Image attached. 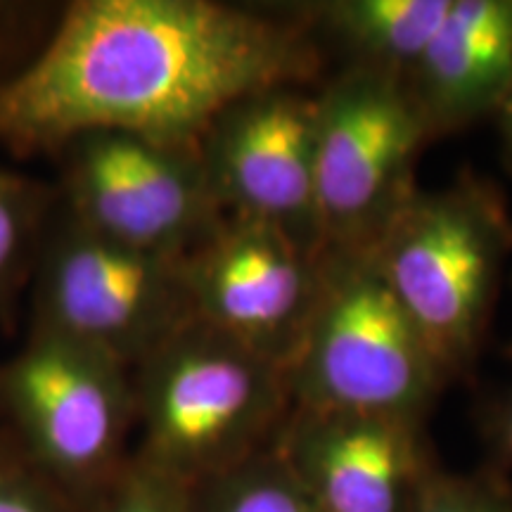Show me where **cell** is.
Masks as SVG:
<instances>
[{"label": "cell", "mask_w": 512, "mask_h": 512, "mask_svg": "<svg viewBox=\"0 0 512 512\" xmlns=\"http://www.w3.org/2000/svg\"><path fill=\"white\" fill-rule=\"evenodd\" d=\"M494 117L498 121V133H501L503 162L512 171V86L508 88V93H505L501 105H498Z\"/></svg>", "instance_id": "obj_21"}, {"label": "cell", "mask_w": 512, "mask_h": 512, "mask_svg": "<svg viewBox=\"0 0 512 512\" xmlns=\"http://www.w3.org/2000/svg\"><path fill=\"white\" fill-rule=\"evenodd\" d=\"M430 128L403 76L347 64L316 93V197L325 247H373L420 188Z\"/></svg>", "instance_id": "obj_7"}, {"label": "cell", "mask_w": 512, "mask_h": 512, "mask_svg": "<svg viewBox=\"0 0 512 512\" xmlns=\"http://www.w3.org/2000/svg\"><path fill=\"white\" fill-rule=\"evenodd\" d=\"M62 5L0 0V86L27 64L53 31Z\"/></svg>", "instance_id": "obj_18"}, {"label": "cell", "mask_w": 512, "mask_h": 512, "mask_svg": "<svg viewBox=\"0 0 512 512\" xmlns=\"http://www.w3.org/2000/svg\"><path fill=\"white\" fill-rule=\"evenodd\" d=\"M31 328L133 368L195 318L185 256L124 245L76 221L60 200L29 283Z\"/></svg>", "instance_id": "obj_6"}, {"label": "cell", "mask_w": 512, "mask_h": 512, "mask_svg": "<svg viewBox=\"0 0 512 512\" xmlns=\"http://www.w3.org/2000/svg\"><path fill=\"white\" fill-rule=\"evenodd\" d=\"M57 200L76 221L124 245L188 256L226 219L197 145L88 131L53 152Z\"/></svg>", "instance_id": "obj_8"}, {"label": "cell", "mask_w": 512, "mask_h": 512, "mask_svg": "<svg viewBox=\"0 0 512 512\" xmlns=\"http://www.w3.org/2000/svg\"><path fill=\"white\" fill-rule=\"evenodd\" d=\"M55 204V185L0 166V323L27 297Z\"/></svg>", "instance_id": "obj_14"}, {"label": "cell", "mask_w": 512, "mask_h": 512, "mask_svg": "<svg viewBox=\"0 0 512 512\" xmlns=\"http://www.w3.org/2000/svg\"><path fill=\"white\" fill-rule=\"evenodd\" d=\"M318 48L302 15L219 0L64 3L43 46L0 86V147L53 155L88 131L197 145L247 95L316 81Z\"/></svg>", "instance_id": "obj_1"}, {"label": "cell", "mask_w": 512, "mask_h": 512, "mask_svg": "<svg viewBox=\"0 0 512 512\" xmlns=\"http://www.w3.org/2000/svg\"><path fill=\"white\" fill-rule=\"evenodd\" d=\"M131 456L197 486L271 451L292 411L285 370L192 318L131 368Z\"/></svg>", "instance_id": "obj_2"}, {"label": "cell", "mask_w": 512, "mask_h": 512, "mask_svg": "<svg viewBox=\"0 0 512 512\" xmlns=\"http://www.w3.org/2000/svg\"><path fill=\"white\" fill-rule=\"evenodd\" d=\"M0 441H3V430H0Z\"/></svg>", "instance_id": "obj_23"}, {"label": "cell", "mask_w": 512, "mask_h": 512, "mask_svg": "<svg viewBox=\"0 0 512 512\" xmlns=\"http://www.w3.org/2000/svg\"><path fill=\"white\" fill-rule=\"evenodd\" d=\"M505 354H508V356L512 358V344H510V347H508V351H505Z\"/></svg>", "instance_id": "obj_22"}, {"label": "cell", "mask_w": 512, "mask_h": 512, "mask_svg": "<svg viewBox=\"0 0 512 512\" xmlns=\"http://www.w3.org/2000/svg\"><path fill=\"white\" fill-rule=\"evenodd\" d=\"M81 512H195V498L192 486L131 456Z\"/></svg>", "instance_id": "obj_16"}, {"label": "cell", "mask_w": 512, "mask_h": 512, "mask_svg": "<svg viewBox=\"0 0 512 512\" xmlns=\"http://www.w3.org/2000/svg\"><path fill=\"white\" fill-rule=\"evenodd\" d=\"M323 512H413L439 470L427 422L292 406L273 444Z\"/></svg>", "instance_id": "obj_11"}, {"label": "cell", "mask_w": 512, "mask_h": 512, "mask_svg": "<svg viewBox=\"0 0 512 512\" xmlns=\"http://www.w3.org/2000/svg\"><path fill=\"white\" fill-rule=\"evenodd\" d=\"M0 430L83 510L131 458V368L79 339L29 328L17 354L0 366Z\"/></svg>", "instance_id": "obj_5"}, {"label": "cell", "mask_w": 512, "mask_h": 512, "mask_svg": "<svg viewBox=\"0 0 512 512\" xmlns=\"http://www.w3.org/2000/svg\"><path fill=\"white\" fill-rule=\"evenodd\" d=\"M451 0H323L297 10L356 67L406 79L444 22Z\"/></svg>", "instance_id": "obj_13"}, {"label": "cell", "mask_w": 512, "mask_h": 512, "mask_svg": "<svg viewBox=\"0 0 512 512\" xmlns=\"http://www.w3.org/2000/svg\"><path fill=\"white\" fill-rule=\"evenodd\" d=\"M320 254L266 223L226 216L185 256L195 318L285 370L316 304Z\"/></svg>", "instance_id": "obj_10"}, {"label": "cell", "mask_w": 512, "mask_h": 512, "mask_svg": "<svg viewBox=\"0 0 512 512\" xmlns=\"http://www.w3.org/2000/svg\"><path fill=\"white\" fill-rule=\"evenodd\" d=\"M403 81L432 140L494 117L512 86V0H451Z\"/></svg>", "instance_id": "obj_12"}, {"label": "cell", "mask_w": 512, "mask_h": 512, "mask_svg": "<svg viewBox=\"0 0 512 512\" xmlns=\"http://www.w3.org/2000/svg\"><path fill=\"white\" fill-rule=\"evenodd\" d=\"M413 512H512L508 472L484 465L475 472L439 467L425 484Z\"/></svg>", "instance_id": "obj_17"}, {"label": "cell", "mask_w": 512, "mask_h": 512, "mask_svg": "<svg viewBox=\"0 0 512 512\" xmlns=\"http://www.w3.org/2000/svg\"><path fill=\"white\" fill-rule=\"evenodd\" d=\"M292 406L427 422L448 377L377 264L375 247H325L318 297L285 368Z\"/></svg>", "instance_id": "obj_3"}, {"label": "cell", "mask_w": 512, "mask_h": 512, "mask_svg": "<svg viewBox=\"0 0 512 512\" xmlns=\"http://www.w3.org/2000/svg\"><path fill=\"white\" fill-rule=\"evenodd\" d=\"M0 512H81L79 505L38 475L10 441H0Z\"/></svg>", "instance_id": "obj_19"}, {"label": "cell", "mask_w": 512, "mask_h": 512, "mask_svg": "<svg viewBox=\"0 0 512 512\" xmlns=\"http://www.w3.org/2000/svg\"><path fill=\"white\" fill-rule=\"evenodd\" d=\"M373 247L448 382L470 375L512 252V219L501 190L472 174L444 190H418Z\"/></svg>", "instance_id": "obj_4"}, {"label": "cell", "mask_w": 512, "mask_h": 512, "mask_svg": "<svg viewBox=\"0 0 512 512\" xmlns=\"http://www.w3.org/2000/svg\"><path fill=\"white\" fill-rule=\"evenodd\" d=\"M479 430L489 448L491 463L498 470H512V387L491 396L482 406Z\"/></svg>", "instance_id": "obj_20"}, {"label": "cell", "mask_w": 512, "mask_h": 512, "mask_svg": "<svg viewBox=\"0 0 512 512\" xmlns=\"http://www.w3.org/2000/svg\"><path fill=\"white\" fill-rule=\"evenodd\" d=\"M197 150L223 214L266 223L306 252H323L316 95L290 86L247 95L211 121Z\"/></svg>", "instance_id": "obj_9"}, {"label": "cell", "mask_w": 512, "mask_h": 512, "mask_svg": "<svg viewBox=\"0 0 512 512\" xmlns=\"http://www.w3.org/2000/svg\"><path fill=\"white\" fill-rule=\"evenodd\" d=\"M195 512H323L275 451L192 486Z\"/></svg>", "instance_id": "obj_15"}]
</instances>
